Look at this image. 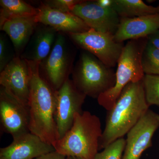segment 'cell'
Returning a JSON list of instances; mask_svg holds the SVG:
<instances>
[{"mask_svg": "<svg viewBox=\"0 0 159 159\" xmlns=\"http://www.w3.org/2000/svg\"><path fill=\"white\" fill-rule=\"evenodd\" d=\"M70 12L80 18L90 29L113 34L121 18L112 7L103 8L96 1H83L74 6Z\"/></svg>", "mask_w": 159, "mask_h": 159, "instance_id": "11", "label": "cell"}, {"mask_svg": "<svg viewBox=\"0 0 159 159\" xmlns=\"http://www.w3.org/2000/svg\"><path fill=\"white\" fill-rule=\"evenodd\" d=\"M142 83L148 105L159 106V75L145 74Z\"/></svg>", "mask_w": 159, "mask_h": 159, "instance_id": "21", "label": "cell"}, {"mask_svg": "<svg viewBox=\"0 0 159 159\" xmlns=\"http://www.w3.org/2000/svg\"><path fill=\"white\" fill-rule=\"evenodd\" d=\"M102 132L99 117L84 111L76 114L70 129L52 145L66 157L94 159L99 151Z\"/></svg>", "mask_w": 159, "mask_h": 159, "instance_id": "3", "label": "cell"}, {"mask_svg": "<svg viewBox=\"0 0 159 159\" xmlns=\"http://www.w3.org/2000/svg\"><path fill=\"white\" fill-rule=\"evenodd\" d=\"M114 35L92 29L83 33L69 34L71 39L77 46L111 68L117 65L125 46L123 43L116 41Z\"/></svg>", "mask_w": 159, "mask_h": 159, "instance_id": "6", "label": "cell"}, {"mask_svg": "<svg viewBox=\"0 0 159 159\" xmlns=\"http://www.w3.org/2000/svg\"><path fill=\"white\" fill-rule=\"evenodd\" d=\"M125 146V139L121 138L109 145L94 159H122Z\"/></svg>", "mask_w": 159, "mask_h": 159, "instance_id": "22", "label": "cell"}, {"mask_svg": "<svg viewBox=\"0 0 159 159\" xmlns=\"http://www.w3.org/2000/svg\"><path fill=\"white\" fill-rule=\"evenodd\" d=\"M37 23L53 28L56 31L70 33L86 32L90 29L82 19L71 12H64L51 8L44 3L38 8L35 16Z\"/></svg>", "mask_w": 159, "mask_h": 159, "instance_id": "14", "label": "cell"}, {"mask_svg": "<svg viewBox=\"0 0 159 159\" xmlns=\"http://www.w3.org/2000/svg\"><path fill=\"white\" fill-rule=\"evenodd\" d=\"M112 7L120 18H134L159 14V6H148L142 0H113Z\"/></svg>", "mask_w": 159, "mask_h": 159, "instance_id": "17", "label": "cell"}, {"mask_svg": "<svg viewBox=\"0 0 159 159\" xmlns=\"http://www.w3.org/2000/svg\"><path fill=\"white\" fill-rule=\"evenodd\" d=\"M8 63L7 62L6 48L5 41L2 37H0V71H2Z\"/></svg>", "mask_w": 159, "mask_h": 159, "instance_id": "24", "label": "cell"}, {"mask_svg": "<svg viewBox=\"0 0 159 159\" xmlns=\"http://www.w3.org/2000/svg\"><path fill=\"white\" fill-rule=\"evenodd\" d=\"M148 40L153 46L159 49V29L150 34L148 37Z\"/></svg>", "mask_w": 159, "mask_h": 159, "instance_id": "26", "label": "cell"}, {"mask_svg": "<svg viewBox=\"0 0 159 159\" xmlns=\"http://www.w3.org/2000/svg\"><path fill=\"white\" fill-rule=\"evenodd\" d=\"M28 61L31 75L28 102L29 131L52 145L58 139L54 118L56 91L41 74V64Z\"/></svg>", "mask_w": 159, "mask_h": 159, "instance_id": "1", "label": "cell"}, {"mask_svg": "<svg viewBox=\"0 0 159 159\" xmlns=\"http://www.w3.org/2000/svg\"><path fill=\"white\" fill-rule=\"evenodd\" d=\"M34 159H66V157L54 151L44 154Z\"/></svg>", "mask_w": 159, "mask_h": 159, "instance_id": "25", "label": "cell"}, {"mask_svg": "<svg viewBox=\"0 0 159 159\" xmlns=\"http://www.w3.org/2000/svg\"><path fill=\"white\" fill-rule=\"evenodd\" d=\"M40 66L44 74L43 77L55 91L68 79L70 61L62 35H57L51 53Z\"/></svg>", "mask_w": 159, "mask_h": 159, "instance_id": "12", "label": "cell"}, {"mask_svg": "<svg viewBox=\"0 0 159 159\" xmlns=\"http://www.w3.org/2000/svg\"><path fill=\"white\" fill-rule=\"evenodd\" d=\"M29 106L0 89V121L3 131L13 139L30 132Z\"/></svg>", "mask_w": 159, "mask_h": 159, "instance_id": "8", "label": "cell"}, {"mask_svg": "<svg viewBox=\"0 0 159 159\" xmlns=\"http://www.w3.org/2000/svg\"><path fill=\"white\" fill-rule=\"evenodd\" d=\"M0 27L8 20L35 16L38 8L22 0H1Z\"/></svg>", "mask_w": 159, "mask_h": 159, "instance_id": "18", "label": "cell"}, {"mask_svg": "<svg viewBox=\"0 0 159 159\" xmlns=\"http://www.w3.org/2000/svg\"><path fill=\"white\" fill-rule=\"evenodd\" d=\"M159 128V115L148 109L129 131L122 159H140L152 146V139Z\"/></svg>", "mask_w": 159, "mask_h": 159, "instance_id": "9", "label": "cell"}, {"mask_svg": "<svg viewBox=\"0 0 159 159\" xmlns=\"http://www.w3.org/2000/svg\"><path fill=\"white\" fill-rule=\"evenodd\" d=\"M37 23L35 16L8 20L1 26V30L9 35L15 48L19 49L29 40Z\"/></svg>", "mask_w": 159, "mask_h": 159, "instance_id": "16", "label": "cell"}, {"mask_svg": "<svg viewBox=\"0 0 159 159\" xmlns=\"http://www.w3.org/2000/svg\"><path fill=\"white\" fill-rule=\"evenodd\" d=\"M142 62L145 74L159 75V49L148 40L142 54Z\"/></svg>", "mask_w": 159, "mask_h": 159, "instance_id": "20", "label": "cell"}, {"mask_svg": "<svg viewBox=\"0 0 159 159\" xmlns=\"http://www.w3.org/2000/svg\"><path fill=\"white\" fill-rule=\"evenodd\" d=\"M86 97L69 78L56 91L54 118L58 139L64 136L70 129L76 114L82 112V106Z\"/></svg>", "mask_w": 159, "mask_h": 159, "instance_id": "7", "label": "cell"}, {"mask_svg": "<svg viewBox=\"0 0 159 159\" xmlns=\"http://www.w3.org/2000/svg\"><path fill=\"white\" fill-rule=\"evenodd\" d=\"M31 75L28 59L16 57L0 74V84L5 90L28 105Z\"/></svg>", "mask_w": 159, "mask_h": 159, "instance_id": "10", "label": "cell"}, {"mask_svg": "<svg viewBox=\"0 0 159 159\" xmlns=\"http://www.w3.org/2000/svg\"><path fill=\"white\" fill-rule=\"evenodd\" d=\"M46 26L38 32L32 58L29 59L40 64L51 53L56 32L53 28Z\"/></svg>", "mask_w": 159, "mask_h": 159, "instance_id": "19", "label": "cell"}, {"mask_svg": "<svg viewBox=\"0 0 159 159\" xmlns=\"http://www.w3.org/2000/svg\"><path fill=\"white\" fill-rule=\"evenodd\" d=\"M66 159H84L81 158L77 157H66Z\"/></svg>", "mask_w": 159, "mask_h": 159, "instance_id": "28", "label": "cell"}, {"mask_svg": "<svg viewBox=\"0 0 159 159\" xmlns=\"http://www.w3.org/2000/svg\"><path fill=\"white\" fill-rule=\"evenodd\" d=\"M148 41V37L130 40L124 46L117 63L115 85L97 99L99 105L107 111L112 108L128 84L143 79L145 74L142 68V56Z\"/></svg>", "mask_w": 159, "mask_h": 159, "instance_id": "4", "label": "cell"}, {"mask_svg": "<svg viewBox=\"0 0 159 159\" xmlns=\"http://www.w3.org/2000/svg\"><path fill=\"white\" fill-rule=\"evenodd\" d=\"M116 73L89 53L81 55L73 74L76 87L86 96L98 98L101 94L113 87Z\"/></svg>", "mask_w": 159, "mask_h": 159, "instance_id": "5", "label": "cell"}, {"mask_svg": "<svg viewBox=\"0 0 159 159\" xmlns=\"http://www.w3.org/2000/svg\"><path fill=\"white\" fill-rule=\"evenodd\" d=\"M113 0H98L96 1L99 6L103 8H109L112 7Z\"/></svg>", "mask_w": 159, "mask_h": 159, "instance_id": "27", "label": "cell"}, {"mask_svg": "<svg viewBox=\"0 0 159 159\" xmlns=\"http://www.w3.org/2000/svg\"><path fill=\"white\" fill-rule=\"evenodd\" d=\"M142 80L128 84L112 108L107 111L99 150L127 134L149 109Z\"/></svg>", "mask_w": 159, "mask_h": 159, "instance_id": "2", "label": "cell"}, {"mask_svg": "<svg viewBox=\"0 0 159 159\" xmlns=\"http://www.w3.org/2000/svg\"><path fill=\"white\" fill-rule=\"evenodd\" d=\"M82 1L80 0H52L45 1L44 3L53 9L64 12H70L74 6Z\"/></svg>", "mask_w": 159, "mask_h": 159, "instance_id": "23", "label": "cell"}, {"mask_svg": "<svg viewBox=\"0 0 159 159\" xmlns=\"http://www.w3.org/2000/svg\"><path fill=\"white\" fill-rule=\"evenodd\" d=\"M159 29V14L121 18L114 37L117 42L148 37Z\"/></svg>", "mask_w": 159, "mask_h": 159, "instance_id": "15", "label": "cell"}, {"mask_svg": "<svg viewBox=\"0 0 159 159\" xmlns=\"http://www.w3.org/2000/svg\"><path fill=\"white\" fill-rule=\"evenodd\" d=\"M55 151L53 145L29 132L13 139L9 146L0 149V159H34Z\"/></svg>", "mask_w": 159, "mask_h": 159, "instance_id": "13", "label": "cell"}]
</instances>
